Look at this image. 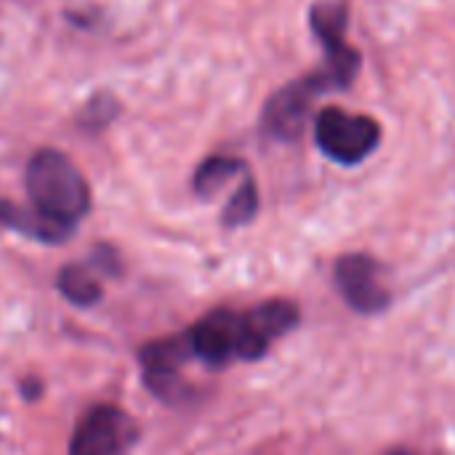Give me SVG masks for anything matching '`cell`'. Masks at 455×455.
<instances>
[{"instance_id": "3957f363", "label": "cell", "mask_w": 455, "mask_h": 455, "mask_svg": "<svg viewBox=\"0 0 455 455\" xmlns=\"http://www.w3.org/2000/svg\"><path fill=\"white\" fill-rule=\"evenodd\" d=\"M315 141L336 165L352 168L365 163L381 144V123L371 115L325 107L315 120Z\"/></svg>"}, {"instance_id": "ba28073f", "label": "cell", "mask_w": 455, "mask_h": 455, "mask_svg": "<svg viewBox=\"0 0 455 455\" xmlns=\"http://www.w3.org/2000/svg\"><path fill=\"white\" fill-rule=\"evenodd\" d=\"M243 315H245V325H248L251 339L256 341V347L264 355L275 339L285 336L288 331H293L299 325V307L293 301H285V299L264 301V304H259Z\"/></svg>"}, {"instance_id": "7c38bea8", "label": "cell", "mask_w": 455, "mask_h": 455, "mask_svg": "<svg viewBox=\"0 0 455 455\" xmlns=\"http://www.w3.org/2000/svg\"><path fill=\"white\" fill-rule=\"evenodd\" d=\"M256 213H259V189H256V181L251 176H245V181L229 197L221 221H224V227L235 229V227H245L248 221H253Z\"/></svg>"}, {"instance_id": "8fae6325", "label": "cell", "mask_w": 455, "mask_h": 455, "mask_svg": "<svg viewBox=\"0 0 455 455\" xmlns=\"http://www.w3.org/2000/svg\"><path fill=\"white\" fill-rule=\"evenodd\" d=\"M245 163L237 160V157H224V155H216L211 160H205L197 173H195V192L197 195H211L216 189H221L227 181H232L235 176L245 173Z\"/></svg>"}, {"instance_id": "6da1fadb", "label": "cell", "mask_w": 455, "mask_h": 455, "mask_svg": "<svg viewBox=\"0 0 455 455\" xmlns=\"http://www.w3.org/2000/svg\"><path fill=\"white\" fill-rule=\"evenodd\" d=\"M27 195L40 213L75 227L91 208V192L77 165L56 149H40L27 165Z\"/></svg>"}, {"instance_id": "4fadbf2b", "label": "cell", "mask_w": 455, "mask_h": 455, "mask_svg": "<svg viewBox=\"0 0 455 455\" xmlns=\"http://www.w3.org/2000/svg\"><path fill=\"white\" fill-rule=\"evenodd\" d=\"M389 455H413L411 451H395V453H389Z\"/></svg>"}, {"instance_id": "277c9868", "label": "cell", "mask_w": 455, "mask_h": 455, "mask_svg": "<svg viewBox=\"0 0 455 455\" xmlns=\"http://www.w3.org/2000/svg\"><path fill=\"white\" fill-rule=\"evenodd\" d=\"M189 344L195 357L203 363L221 368L232 360H259V349L248 333L245 315H237L232 309H216L197 320L189 331Z\"/></svg>"}, {"instance_id": "30bf717a", "label": "cell", "mask_w": 455, "mask_h": 455, "mask_svg": "<svg viewBox=\"0 0 455 455\" xmlns=\"http://www.w3.org/2000/svg\"><path fill=\"white\" fill-rule=\"evenodd\" d=\"M59 291L67 301L77 307H91L101 299L99 280L80 264H69L59 272Z\"/></svg>"}, {"instance_id": "8992f818", "label": "cell", "mask_w": 455, "mask_h": 455, "mask_svg": "<svg viewBox=\"0 0 455 455\" xmlns=\"http://www.w3.org/2000/svg\"><path fill=\"white\" fill-rule=\"evenodd\" d=\"M195 357L189 336H168L149 341L141 347L139 360L144 371L147 387L165 403H176L181 397V368Z\"/></svg>"}, {"instance_id": "7a4b0ae2", "label": "cell", "mask_w": 455, "mask_h": 455, "mask_svg": "<svg viewBox=\"0 0 455 455\" xmlns=\"http://www.w3.org/2000/svg\"><path fill=\"white\" fill-rule=\"evenodd\" d=\"M355 80L347 77L341 69H336L333 64L323 61L320 69L288 83L285 88H280L264 107V117L261 125L264 131L277 139V141H293L304 133L312 104L331 93V91H347Z\"/></svg>"}, {"instance_id": "52a82bcc", "label": "cell", "mask_w": 455, "mask_h": 455, "mask_svg": "<svg viewBox=\"0 0 455 455\" xmlns=\"http://www.w3.org/2000/svg\"><path fill=\"white\" fill-rule=\"evenodd\" d=\"M336 285L349 307L363 315L384 312L392 299L381 283V269L376 259L365 253H347L336 261Z\"/></svg>"}, {"instance_id": "9c48e42d", "label": "cell", "mask_w": 455, "mask_h": 455, "mask_svg": "<svg viewBox=\"0 0 455 455\" xmlns=\"http://www.w3.org/2000/svg\"><path fill=\"white\" fill-rule=\"evenodd\" d=\"M0 224H5L8 229H16L27 237L43 240V243H61L75 229L69 224H61V221L40 213L37 208H19L13 203H0Z\"/></svg>"}, {"instance_id": "5b68a950", "label": "cell", "mask_w": 455, "mask_h": 455, "mask_svg": "<svg viewBox=\"0 0 455 455\" xmlns=\"http://www.w3.org/2000/svg\"><path fill=\"white\" fill-rule=\"evenodd\" d=\"M139 440V424L117 405L91 408L69 443V455H125Z\"/></svg>"}]
</instances>
